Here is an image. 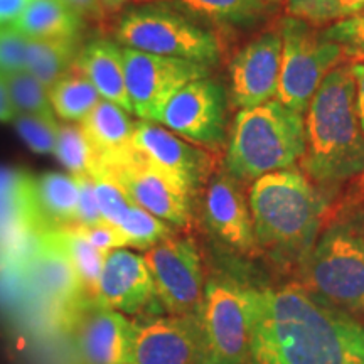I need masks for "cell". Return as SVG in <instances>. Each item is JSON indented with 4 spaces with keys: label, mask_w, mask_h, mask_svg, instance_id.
Here are the masks:
<instances>
[{
    "label": "cell",
    "mask_w": 364,
    "mask_h": 364,
    "mask_svg": "<svg viewBox=\"0 0 364 364\" xmlns=\"http://www.w3.org/2000/svg\"><path fill=\"white\" fill-rule=\"evenodd\" d=\"M282 66L277 98L304 115L327 73L334 70L343 49L311 22L285 17L280 24Z\"/></svg>",
    "instance_id": "7"
},
{
    "label": "cell",
    "mask_w": 364,
    "mask_h": 364,
    "mask_svg": "<svg viewBox=\"0 0 364 364\" xmlns=\"http://www.w3.org/2000/svg\"><path fill=\"white\" fill-rule=\"evenodd\" d=\"M27 38L11 24L0 26V73L11 75L26 70Z\"/></svg>",
    "instance_id": "35"
},
{
    "label": "cell",
    "mask_w": 364,
    "mask_h": 364,
    "mask_svg": "<svg viewBox=\"0 0 364 364\" xmlns=\"http://www.w3.org/2000/svg\"><path fill=\"white\" fill-rule=\"evenodd\" d=\"M117 43L157 56L179 58L213 66L220 61V39L188 14L166 4H139L120 17Z\"/></svg>",
    "instance_id": "5"
},
{
    "label": "cell",
    "mask_w": 364,
    "mask_h": 364,
    "mask_svg": "<svg viewBox=\"0 0 364 364\" xmlns=\"http://www.w3.org/2000/svg\"><path fill=\"white\" fill-rule=\"evenodd\" d=\"M17 134L36 154H54L59 135V124L56 117H38L17 113L16 120Z\"/></svg>",
    "instance_id": "33"
},
{
    "label": "cell",
    "mask_w": 364,
    "mask_h": 364,
    "mask_svg": "<svg viewBox=\"0 0 364 364\" xmlns=\"http://www.w3.org/2000/svg\"><path fill=\"white\" fill-rule=\"evenodd\" d=\"M157 300L172 316H199L204 275L198 247L191 238L169 236L144 255Z\"/></svg>",
    "instance_id": "11"
},
{
    "label": "cell",
    "mask_w": 364,
    "mask_h": 364,
    "mask_svg": "<svg viewBox=\"0 0 364 364\" xmlns=\"http://www.w3.org/2000/svg\"><path fill=\"white\" fill-rule=\"evenodd\" d=\"M83 21L103 22L107 19L108 12L105 11L102 0H66Z\"/></svg>",
    "instance_id": "39"
},
{
    "label": "cell",
    "mask_w": 364,
    "mask_h": 364,
    "mask_svg": "<svg viewBox=\"0 0 364 364\" xmlns=\"http://www.w3.org/2000/svg\"><path fill=\"white\" fill-rule=\"evenodd\" d=\"M127 2H130V0H102L105 11H107L108 14L120 11V9L124 7Z\"/></svg>",
    "instance_id": "44"
},
{
    "label": "cell",
    "mask_w": 364,
    "mask_h": 364,
    "mask_svg": "<svg viewBox=\"0 0 364 364\" xmlns=\"http://www.w3.org/2000/svg\"><path fill=\"white\" fill-rule=\"evenodd\" d=\"M248 364H364V327L302 287L257 290Z\"/></svg>",
    "instance_id": "1"
},
{
    "label": "cell",
    "mask_w": 364,
    "mask_h": 364,
    "mask_svg": "<svg viewBox=\"0 0 364 364\" xmlns=\"http://www.w3.org/2000/svg\"><path fill=\"white\" fill-rule=\"evenodd\" d=\"M33 0H0V26L12 24Z\"/></svg>",
    "instance_id": "41"
},
{
    "label": "cell",
    "mask_w": 364,
    "mask_h": 364,
    "mask_svg": "<svg viewBox=\"0 0 364 364\" xmlns=\"http://www.w3.org/2000/svg\"><path fill=\"white\" fill-rule=\"evenodd\" d=\"M157 300L152 275L145 258L117 248L105 255L93 302L122 314H136Z\"/></svg>",
    "instance_id": "18"
},
{
    "label": "cell",
    "mask_w": 364,
    "mask_h": 364,
    "mask_svg": "<svg viewBox=\"0 0 364 364\" xmlns=\"http://www.w3.org/2000/svg\"><path fill=\"white\" fill-rule=\"evenodd\" d=\"M124 48V46H122ZM127 93L134 115L156 124L166 103L182 86L208 78L211 66L124 48Z\"/></svg>",
    "instance_id": "10"
},
{
    "label": "cell",
    "mask_w": 364,
    "mask_h": 364,
    "mask_svg": "<svg viewBox=\"0 0 364 364\" xmlns=\"http://www.w3.org/2000/svg\"><path fill=\"white\" fill-rule=\"evenodd\" d=\"M51 230L41 211L36 177L0 166V262L29 255L38 236Z\"/></svg>",
    "instance_id": "13"
},
{
    "label": "cell",
    "mask_w": 364,
    "mask_h": 364,
    "mask_svg": "<svg viewBox=\"0 0 364 364\" xmlns=\"http://www.w3.org/2000/svg\"><path fill=\"white\" fill-rule=\"evenodd\" d=\"M282 66V38L265 33L245 46L230 66L231 102L236 108H255L277 98Z\"/></svg>",
    "instance_id": "16"
},
{
    "label": "cell",
    "mask_w": 364,
    "mask_h": 364,
    "mask_svg": "<svg viewBox=\"0 0 364 364\" xmlns=\"http://www.w3.org/2000/svg\"><path fill=\"white\" fill-rule=\"evenodd\" d=\"M132 322L124 314L90 302L80 321L78 344L86 364H130Z\"/></svg>",
    "instance_id": "20"
},
{
    "label": "cell",
    "mask_w": 364,
    "mask_h": 364,
    "mask_svg": "<svg viewBox=\"0 0 364 364\" xmlns=\"http://www.w3.org/2000/svg\"><path fill=\"white\" fill-rule=\"evenodd\" d=\"M9 91L17 113L38 117H56L49 102V91L27 70L6 75ZM58 118V117H56Z\"/></svg>",
    "instance_id": "31"
},
{
    "label": "cell",
    "mask_w": 364,
    "mask_h": 364,
    "mask_svg": "<svg viewBox=\"0 0 364 364\" xmlns=\"http://www.w3.org/2000/svg\"><path fill=\"white\" fill-rule=\"evenodd\" d=\"M49 102L58 118L66 124H81L102 102V97L95 85L73 65L71 70L49 88Z\"/></svg>",
    "instance_id": "26"
},
{
    "label": "cell",
    "mask_w": 364,
    "mask_h": 364,
    "mask_svg": "<svg viewBox=\"0 0 364 364\" xmlns=\"http://www.w3.org/2000/svg\"><path fill=\"white\" fill-rule=\"evenodd\" d=\"M306 152L304 115L279 100L236 113L225 157V169L235 179L258 177L292 167Z\"/></svg>",
    "instance_id": "4"
},
{
    "label": "cell",
    "mask_w": 364,
    "mask_h": 364,
    "mask_svg": "<svg viewBox=\"0 0 364 364\" xmlns=\"http://www.w3.org/2000/svg\"><path fill=\"white\" fill-rule=\"evenodd\" d=\"M132 145L150 162L179 181L193 196L209 179L213 166L209 152L181 139L166 127L154 122H136Z\"/></svg>",
    "instance_id": "15"
},
{
    "label": "cell",
    "mask_w": 364,
    "mask_h": 364,
    "mask_svg": "<svg viewBox=\"0 0 364 364\" xmlns=\"http://www.w3.org/2000/svg\"><path fill=\"white\" fill-rule=\"evenodd\" d=\"M83 22L66 0H33L11 26L29 39H70Z\"/></svg>",
    "instance_id": "23"
},
{
    "label": "cell",
    "mask_w": 364,
    "mask_h": 364,
    "mask_svg": "<svg viewBox=\"0 0 364 364\" xmlns=\"http://www.w3.org/2000/svg\"><path fill=\"white\" fill-rule=\"evenodd\" d=\"M75 66L95 85L102 100L115 103L134 115L127 93L124 48L117 41H91L80 49Z\"/></svg>",
    "instance_id": "21"
},
{
    "label": "cell",
    "mask_w": 364,
    "mask_h": 364,
    "mask_svg": "<svg viewBox=\"0 0 364 364\" xmlns=\"http://www.w3.org/2000/svg\"><path fill=\"white\" fill-rule=\"evenodd\" d=\"M91 181L95 186V196H97V203L102 220L108 225L118 226L124 216L129 213L134 201L125 193V189L118 184V181L113 177L110 172L97 167L91 172Z\"/></svg>",
    "instance_id": "32"
},
{
    "label": "cell",
    "mask_w": 364,
    "mask_h": 364,
    "mask_svg": "<svg viewBox=\"0 0 364 364\" xmlns=\"http://www.w3.org/2000/svg\"><path fill=\"white\" fill-rule=\"evenodd\" d=\"M336 4H338L339 19L356 16L364 11V0H336Z\"/></svg>",
    "instance_id": "43"
},
{
    "label": "cell",
    "mask_w": 364,
    "mask_h": 364,
    "mask_svg": "<svg viewBox=\"0 0 364 364\" xmlns=\"http://www.w3.org/2000/svg\"><path fill=\"white\" fill-rule=\"evenodd\" d=\"M80 125L97 152L100 164L120 156L132 147L136 124L132 122L130 113L124 108L102 100Z\"/></svg>",
    "instance_id": "22"
},
{
    "label": "cell",
    "mask_w": 364,
    "mask_h": 364,
    "mask_svg": "<svg viewBox=\"0 0 364 364\" xmlns=\"http://www.w3.org/2000/svg\"><path fill=\"white\" fill-rule=\"evenodd\" d=\"M290 17L307 21L314 26H322L339 19L336 0H287Z\"/></svg>",
    "instance_id": "36"
},
{
    "label": "cell",
    "mask_w": 364,
    "mask_h": 364,
    "mask_svg": "<svg viewBox=\"0 0 364 364\" xmlns=\"http://www.w3.org/2000/svg\"><path fill=\"white\" fill-rule=\"evenodd\" d=\"M78 38L29 39L27 38L26 70L46 88H51L75 65L78 56Z\"/></svg>",
    "instance_id": "27"
},
{
    "label": "cell",
    "mask_w": 364,
    "mask_h": 364,
    "mask_svg": "<svg viewBox=\"0 0 364 364\" xmlns=\"http://www.w3.org/2000/svg\"><path fill=\"white\" fill-rule=\"evenodd\" d=\"M263 2H267L268 6H277V4H280L282 0H263Z\"/></svg>",
    "instance_id": "45"
},
{
    "label": "cell",
    "mask_w": 364,
    "mask_h": 364,
    "mask_svg": "<svg viewBox=\"0 0 364 364\" xmlns=\"http://www.w3.org/2000/svg\"><path fill=\"white\" fill-rule=\"evenodd\" d=\"M97 167L110 172L132 201L159 220L181 228L193 220L194 196L134 145L120 156L102 161Z\"/></svg>",
    "instance_id": "9"
},
{
    "label": "cell",
    "mask_w": 364,
    "mask_h": 364,
    "mask_svg": "<svg viewBox=\"0 0 364 364\" xmlns=\"http://www.w3.org/2000/svg\"><path fill=\"white\" fill-rule=\"evenodd\" d=\"M203 220L208 230L226 247L240 253H253L257 248L252 213L241 182L228 172H218L206 181Z\"/></svg>",
    "instance_id": "17"
},
{
    "label": "cell",
    "mask_w": 364,
    "mask_h": 364,
    "mask_svg": "<svg viewBox=\"0 0 364 364\" xmlns=\"http://www.w3.org/2000/svg\"><path fill=\"white\" fill-rule=\"evenodd\" d=\"M353 73L356 80V110L364 132V63H353Z\"/></svg>",
    "instance_id": "42"
},
{
    "label": "cell",
    "mask_w": 364,
    "mask_h": 364,
    "mask_svg": "<svg viewBox=\"0 0 364 364\" xmlns=\"http://www.w3.org/2000/svg\"><path fill=\"white\" fill-rule=\"evenodd\" d=\"M26 265L31 280L44 297L66 307H78L85 302L86 294L78 273L56 228L43 231L36 238Z\"/></svg>",
    "instance_id": "19"
},
{
    "label": "cell",
    "mask_w": 364,
    "mask_h": 364,
    "mask_svg": "<svg viewBox=\"0 0 364 364\" xmlns=\"http://www.w3.org/2000/svg\"><path fill=\"white\" fill-rule=\"evenodd\" d=\"M255 292L230 277L208 280L198 316L203 338L201 364L248 363Z\"/></svg>",
    "instance_id": "6"
},
{
    "label": "cell",
    "mask_w": 364,
    "mask_h": 364,
    "mask_svg": "<svg viewBox=\"0 0 364 364\" xmlns=\"http://www.w3.org/2000/svg\"><path fill=\"white\" fill-rule=\"evenodd\" d=\"M76 177V176H75ZM80 198H78V220L76 225H97L102 223L97 196H95V186L90 176H78Z\"/></svg>",
    "instance_id": "38"
},
{
    "label": "cell",
    "mask_w": 364,
    "mask_h": 364,
    "mask_svg": "<svg viewBox=\"0 0 364 364\" xmlns=\"http://www.w3.org/2000/svg\"><path fill=\"white\" fill-rule=\"evenodd\" d=\"M306 279L327 302L364 312V238L351 226H331L307 255Z\"/></svg>",
    "instance_id": "8"
},
{
    "label": "cell",
    "mask_w": 364,
    "mask_h": 364,
    "mask_svg": "<svg viewBox=\"0 0 364 364\" xmlns=\"http://www.w3.org/2000/svg\"><path fill=\"white\" fill-rule=\"evenodd\" d=\"M54 156L70 171L71 176H91L97 169L98 156L80 124L59 125Z\"/></svg>",
    "instance_id": "28"
},
{
    "label": "cell",
    "mask_w": 364,
    "mask_h": 364,
    "mask_svg": "<svg viewBox=\"0 0 364 364\" xmlns=\"http://www.w3.org/2000/svg\"><path fill=\"white\" fill-rule=\"evenodd\" d=\"M56 230L59 231V236H61L66 252L70 253L71 262L75 265L76 273H78V279L85 294L93 297L95 287H97L100 273H102L105 255L107 253L93 247L88 240H85L80 233H76L71 226L56 228Z\"/></svg>",
    "instance_id": "29"
},
{
    "label": "cell",
    "mask_w": 364,
    "mask_h": 364,
    "mask_svg": "<svg viewBox=\"0 0 364 364\" xmlns=\"http://www.w3.org/2000/svg\"><path fill=\"white\" fill-rule=\"evenodd\" d=\"M304 171L318 184L334 186L364 172V132L356 110L353 65L336 66L322 80L306 117Z\"/></svg>",
    "instance_id": "2"
},
{
    "label": "cell",
    "mask_w": 364,
    "mask_h": 364,
    "mask_svg": "<svg viewBox=\"0 0 364 364\" xmlns=\"http://www.w3.org/2000/svg\"><path fill=\"white\" fill-rule=\"evenodd\" d=\"M257 243L284 260H306L317 241L324 201L302 172H272L248 193Z\"/></svg>",
    "instance_id": "3"
},
{
    "label": "cell",
    "mask_w": 364,
    "mask_h": 364,
    "mask_svg": "<svg viewBox=\"0 0 364 364\" xmlns=\"http://www.w3.org/2000/svg\"><path fill=\"white\" fill-rule=\"evenodd\" d=\"M122 231L127 241V247L140 250H149L154 245L161 243L162 240L172 236V228L169 223L159 220L157 216L150 215L139 204H132L129 213L117 226Z\"/></svg>",
    "instance_id": "30"
},
{
    "label": "cell",
    "mask_w": 364,
    "mask_h": 364,
    "mask_svg": "<svg viewBox=\"0 0 364 364\" xmlns=\"http://www.w3.org/2000/svg\"><path fill=\"white\" fill-rule=\"evenodd\" d=\"M16 117L17 110L12 103L7 78L4 73H0V124H11L16 120Z\"/></svg>",
    "instance_id": "40"
},
{
    "label": "cell",
    "mask_w": 364,
    "mask_h": 364,
    "mask_svg": "<svg viewBox=\"0 0 364 364\" xmlns=\"http://www.w3.org/2000/svg\"><path fill=\"white\" fill-rule=\"evenodd\" d=\"M139 4H166L177 11L226 27H252L265 19L270 6L263 0H130Z\"/></svg>",
    "instance_id": "24"
},
{
    "label": "cell",
    "mask_w": 364,
    "mask_h": 364,
    "mask_svg": "<svg viewBox=\"0 0 364 364\" xmlns=\"http://www.w3.org/2000/svg\"><path fill=\"white\" fill-rule=\"evenodd\" d=\"M199 318L156 316L132 322L130 364H201Z\"/></svg>",
    "instance_id": "14"
},
{
    "label": "cell",
    "mask_w": 364,
    "mask_h": 364,
    "mask_svg": "<svg viewBox=\"0 0 364 364\" xmlns=\"http://www.w3.org/2000/svg\"><path fill=\"white\" fill-rule=\"evenodd\" d=\"M76 233H80L85 240H88L93 247L102 250L103 253L112 252L117 248H125L127 241L122 231L117 226L108 223H97V225H71Z\"/></svg>",
    "instance_id": "37"
},
{
    "label": "cell",
    "mask_w": 364,
    "mask_h": 364,
    "mask_svg": "<svg viewBox=\"0 0 364 364\" xmlns=\"http://www.w3.org/2000/svg\"><path fill=\"white\" fill-rule=\"evenodd\" d=\"M41 211L51 228L76 225L78 220V177L61 172H46L36 177Z\"/></svg>",
    "instance_id": "25"
},
{
    "label": "cell",
    "mask_w": 364,
    "mask_h": 364,
    "mask_svg": "<svg viewBox=\"0 0 364 364\" xmlns=\"http://www.w3.org/2000/svg\"><path fill=\"white\" fill-rule=\"evenodd\" d=\"M324 36L343 49V56L354 63H364V14L344 17L327 27Z\"/></svg>",
    "instance_id": "34"
},
{
    "label": "cell",
    "mask_w": 364,
    "mask_h": 364,
    "mask_svg": "<svg viewBox=\"0 0 364 364\" xmlns=\"http://www.w3.org/2000/svg\"><path fill=\"white\" fill-rule=\"evenodd\" d=\"M228 97L211 78L194 80L174 93L156 124L198 147L218 149L226 139Z\"/></svg>",
    "instance_id": "12"
}]
</instances>
